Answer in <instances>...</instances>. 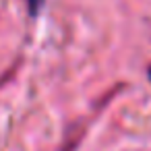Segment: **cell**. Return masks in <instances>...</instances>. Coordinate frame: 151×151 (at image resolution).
Masks as SVG:
<instances>
[{
  "label": "cell",
  "mask_w": 151,
  "mask_h": 151,
  "mask_svg": "<svg viewBox=\"0 0 151 151\" xmlns=\"http://www.w3.org/2000/svg\"><path fill=\"white\" fill-rule=\"evenodd\" d=\"M42 2H44V0H29V11L31 13H37V9L42 6Z\"/></svg>",
  "instance_id": "6da1fadb"
}]
</instances>
